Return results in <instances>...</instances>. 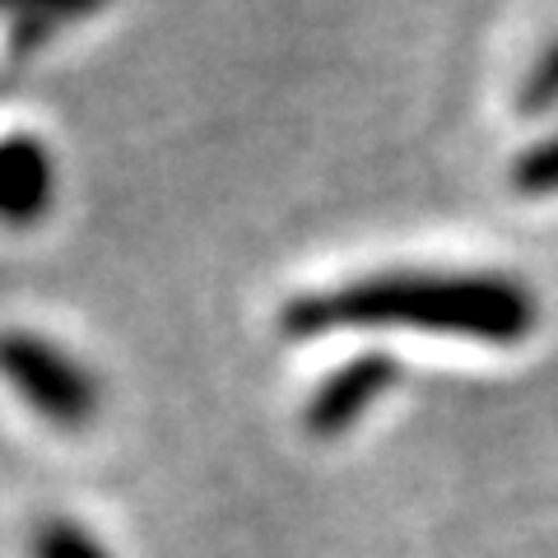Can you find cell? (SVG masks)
<instances>
[{
  "mask_svg": "<svg viewBox=\"0 0 558 558\" xmlns=\"http://www.w3.org/2000/svg\"><path fill=\"white\" fill-rule=\"evenodd\" d=\"M0 381L61 433H84L102 410V387L89 363L33 326L0 330Z\"/></svg>",
  "mask_w": 558,
  "mask_h": 558,
  "instance_id": "2",
  "label": "cell"
},
{
  "mask_svg": "<svg viewBox=\"0 0 558 558\" xmlns=\"http://www.w3.org/2000/svg\"><path fill=\"white\" fill-rule=\"evenodd\" d=\"M57 159L38 131L0 135V229H33L57 205Z\"/></svg>",
  "mask_w": 558,
  "mask_h": 558,
  "instance_id": "4",
  "label": "cell"
},
{
  "mask_svg": "<svg viewBox=\"0 0 558 558\" xmlns=\"http://www.w3.org/2000/svg\"><path fill=\"white\" fill-rule=\"evenodd\" d=\"M508 182H512L517 196H531V201L558 196V131L517 154L512 168H508Z\"/></svg>",
  "mask_w": 558,
  "mask_h": 558,
  "instance_id": "7",
  "label": "cell"
},
{
  "mask_svg": "<svg viewBox=\"0 0 558 558\" xmlns=\"http://www.w3.org/2000/svg\"><path fill=\"white\" fill-rule=\"evenodd\" d=\"M108 10V0H0V33H5V57L28 61L57 43V33L84 24Z\"/></svg>",
  "mask_w": 558,
  "mask_h": 558,
  "instance_id": "5",
  "label": "cell"
},
{
  "mask_svg": "<svg viewBox=\"0 0 558 558\" xmlns=\"http://www.w3.org/2000/svg\"><path fill=\"white\" fill-rule=\"evenodd\" d=\"M28 558H112V549L75 517H43L28 531Z\"/></svg>",
  "mask_w": 558,
  "mask_h": 558,
  "instance_id": "6",
  "label": "cell"
},
{
  "mask_svg": "<svg viewBox=\"0 0 558 558\" xmlns=\"http://www.w3.org/2000/svg\"><path fill=\"white\" fill-rule=\"evenodd\" d=\"M400 381V359L391 349H359L340 368H330L307 396L303 428L312 438H344L363 414Z\"/></svg>",
  "mask_w": 558,
  "mask_h": 558,
  "instance_id": "3",
  "label": "cell"
},
{
  "mask_svg": "<svg viewBox=\"0 0 558 558\" xmlns=\"http://www.w3.org/2000/svg\"><path fill=\"white\" fill-rule=\"evenodd\" d=\"M284 340H326L336 330H424L438 340L517 349L535 336L539 299L512 270L391 266L326 289H303L279 307Z\"/></svg>",
  "mask_w": 558,
  "mask_h": 558,
  "instance_id": "1",
  "label": "cell"
},
{
  "mask_svg": "<svg viewBox=\"0 0 558 558\" xmlns=\"http://www.w3.org/2000/svg\"><path fill=\"white\" fill-rule=\"evenodd\" d=\"M517 102H521V108H526L531 117L558 108V43L539 51V61L531 65V75H526V84H521Z\"/></svg>",
  "mask_w": 558,
  "mask_h": 558,
  "instance_id": "8",
  "label": "cell"
}]
</instances>
